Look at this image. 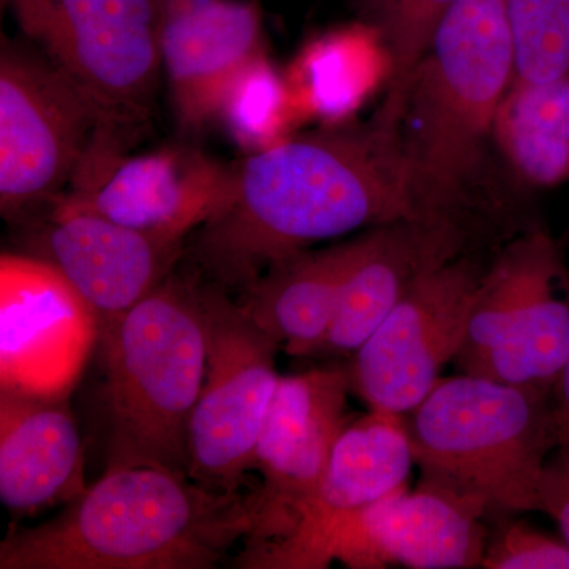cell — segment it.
Instances as JSON below:
<instances>
[{
	"instance_id": "6da1fadb",
	"label": "cell",
	"mask_w": 569,
	"mask_h": 569,
	"mask_svg": "<svg viewBox=\"0 0 569 569\" xmlns=\"http://www.w3.org/2000/svg\"><path fill=\"white\" fill-rule=\"evenodd\" d=\"M421 219L399 132L373 119L274 142L233 164L223 204L189 236L183 257L194 274L239 295L317 242Z\"/></svg>"
},
{
	"instance_id": "7a4b0ae2",
	"label": "cell",
	"mask_w": 569,
	"mask_h": 569,
	"mask_svg": "<svg viewBox=\"0 0 569 569\" xmlns=\"http://www.w3.org/2000/svg\"><path fill=\"white\" fill-rule=\"evenodd\" d=\"M254 492L159 467L104 471L54 518L11 530L0 569H212L252 537Z\"/></svg>"
},
{
	"instance_id": "3957f363",
	"label": "cell",
	"mask_w": 569,
	"mask_h": 569,
	"mask_svg": "<svg viewBox=\"0 0 569 569\" xmlns=\"http://www.w3.org/2000/svg\"><path fill=\"white\" fill-rule=\"evenodd\" d=\"M507 0H456L410 82L399 138L427 219H458L512 84Z\"/></svg>"
},
{
	"instance_id": "277c9868",
	"label": "cell",
	"mask_w": 569,
	"mask_h": 569,
	"mask_svg": "<svg viewBox=\"0 0 569 569\" xmlns=\"http://www.w3.org/2000/svg\"><path fill=\"white\" fill-rule=\"evenodd\" d=\"M99 342L107 471L148 466L187 475L190 418L206 370L197 276L171 272L104 326Z\"/></svg>"
},
{
	"instance_id": "5b68a950",
	"label": "cell",
	"mask_w": 569,
	"mask_h": 569,
	"mask_svg": "<svg viewBox=\"0 0 569 569\" xmlns=\"http://www.w3.org/2000/svg\"><path fill=\"white\" fill-rule=\"evenodd\" d=\"M556 389L441 377L406 422L421 485L479 511L541 512L539 479L559 440Z\"/></svg>"
},
{
	"instance_id": "8992f818",
	"label": "cell",
	"mask_w": 569,
	"mask_h": 569,
	"mask_svg": "<svg viewBox=\"0 0 569 569\" xmlns=\"http://www.w3.org/2000/svg\"><path fill=\"white\" fill-rule=\"evenodd\" d=\"M29 43L93 104L103 133L132 148L151 119L162 0H2Z\"/></svg>"
},
{
	"instance_id": "52a82bcc",
	"label": "cell",
	"mask_w": 569,
	"mask_h": 569,
	"mask_svg": "<svg viewBox=\"0 0 569 569\" xmlns=\"http://www.w3.org/2000/svg\"><path fill=\"white\" fill-rule=\"evenodd\" d=\"M569 353V272L545 231L509 242L489 263L455 362L459 373L556 389Z\"/></svg>"
},
{
	"instance_id": "ba28073f",
	"label": "cell",
	"mask_w": 569,
	"mask_h": 569,
	"mask_svg": "<svg viewBox=\"0 0 569 569\" xmlns=\"http://www.w3.org/2000/svg\"><path fill=\"white\" fill-rule=\"evenodd\" d=\"M103 122L28 40L0 44V212L18 223L66 193Z\"/></svg>"
},
{
	"instance_id": "9c48e42d",
	"label": "cell",
	"mask_w": 569,
	"mask_h": 569,
	"mask_svg": "<svg viewBox=\"0 0 569 569\" xmlns=\"http://www.w3.org/2000/svg\"><path fill=\"white\" fill-rule=\"evenodd\" d=\"M194 276L203 306L206 370L190 418L187 475L204 488L238 492L253 468L254 445L279 383L280 347L233 295Z\"/></svg>"
},
{
	"instance_id": "30bf717a",
	"label": "cell",
	"mask_w": 569,
	"mask_h": 569,
	"mask_svg": "<svg viewBox=\"0 0 569 569\" xmlns=\"http://www.w3.org/2000/svg\"><path fill=\"white\" fill-rule=\"evenodd\" d=\"M488 268L462 252L429 269L356 351L350 387L370 410L406 415L432 391L462 348Z\"/></svg>"
},
{
	"instance_id": "8fae6325",
	"label": "cell",
	"mask_w": 569,
	"mask_h": 569,
	"mask_svg": "<svg viewBox=\"0 0 569 569\" xmlns=\"http://www.w3.org/2000/svg\"><path fill=\"white\" fill-rule=\"evenodd\" d=\"M129 151L97 133L63 194L112 222L186 244L223 204L233 167L192 146Z\"/></svg>"
},
{
	"instance_id": "7c38bea8",
	"label": "cell",
	"mask_w": 569,
	"mask_h": 569,
	"mask_svg": "<svg viewBox=\"0 0 569 569\" xmlns=\"http://www.w3.org/2000/svg\"><path fill=\"white\" fill-rule=\"evenodd\" d=\"M99 337V318L58 269L2 253L0 389L67 399Z\"/></svg>"
},
{
	"instance_id": "4fadbf2b",
	"label": "cell",
	"mask_w": 569,
	"mask_h": 569,
	"mask_svg": "<svg viewBox=\"0 0 569 569\" xmlns=\"http://www.w3.org/2000/svg\"><path fill=\"white\" fill-rule=\"evenodd\" d=\"M350 377L342 367L280 377L254 445L263 478L254 489L257 522L246 546L280 541L316 493L347 415Z\"/></svg>"
},
{
	"instance_id": "5bb4252c",
	"label": "cell",
	"mask_w": 569,
	"mask_h": 569,
	"mask_svg": "<svg viewBox=\"0 0 569 569\" xmlns=\"http://www.w3.org/2000/svg\"><path fill=\"white\" fill-rule=\"evenodd\" d=\"M485 512L447 490L407 486L340 520L318 539L296 569L332 561L353 569L481 568L488 542Z\"/></svg>"
},
{
	"instance_id": "9a60e30c",
	"label": "cell",
	"mask_w": 569,
	"mask_h": 569,
	"mask_svg": "<svg viewBox=\"0 0 569 569\" xmlns=\"http://www.w3.org/2000/svg\"><path fill=\"white\" fill-rule=\"evenodd\" d=\"M26 253L47 261L88 302L100 331L174 271L186 244L123 227L59 194L22 219Z\"/></svg>"
},
{
	"instance_id": "2e32d148",
	"label": "cell",
	"mask_w": 569,
	"mask_h": 569,
	"mask_svg": "<svg viewBox=\"0 0 569 569\" xmlns=\"http://www.w3.org/2000/svg\"><path fill=\"white\" fill-rule=\"evenodd\" d=\"M160 52L179 126L201 132L266 58L261 11L252 0H162Z\"/></svg>"
},
{
	"instance_id": "e0dca14e",
	"label": "cell",
	"mask_w": 569,
	"mask_h": 569,
	"mask_svg": "<svg viewBox=\"0 0 569 569\" xmlns=\"http://www.w3.org/2000/svg\"><path fill=\"white\" fill-rule=\"evenodd\" d=\"M413 451L402 415L370 410L337 438L320 485L287 538L246 546V569H296L302 556L340 520L407 486Z\"/></svg>"
},
{
	"instance_id": "ac0fdd59",
	"label": "cell",
	"mask_w": 569,
	"mask_h": 569,
	"mask_svg": "<svg viewBox=\"0 0 569 569\" xmlns=\"http://www.w3.org/2000/svg\"><path fill=\"white\" fill-rule=\"evenodd\" d=\"M466 252L455 219L402 220L365 233L318 356L355 355L419 277Z\"/></svg>"
},
{
	"instance_id": "d6986e66",
	"label": "cell",
	"mask_w": 569,
	"mask_h": 569,
	"mask_svg": "<svg viewBox=\"0 0 569 569\" xmlns=\"http://www.w3.org/2000/svg\"><path fill=\"white\" fill-rule=\"evenodd\" d=\"M84 448L67 399L0 389V500L17 516L80 497Z\"/></svg>"
},
{
	"instance_id": "ffe728a7",
	"label": "cell",
	"mask_w": 569,
	"mask_h": 569,
	"mask_svg": "<svg viewBox=\"0 0 569 569\" xmlns=\"http://www.w3.org/2000/svg\"><path fill=\"white\" fill-rule=\"evenodd\" d=\"M362 246L365 234L290 254L269 266L236 301L288 355H316Z\"/></svg>"
},
{
	"instance_id": "44dd1931",
	"label": "cell",
	"mask_w": 569,
	"mask_h": 569,
	"mask_svg": "<svg viewBox=\"0 0 569 569\" xmlns=\"http://www.w3.org/2000/svg\"><path fill=\"white\" fill-rule=\"evenodd\" d=\"M493 141L523 181H569V74L541 84H511L498 108Z\"/></svg>"
},
{
	"instance_id": "7402d4cb",
	"label": "cell",
	"mask_w": 569,
	"mask_h": 569,
	"mask_svg": "<svg viewBox=\"0 0 569 569\" xmlns=\"http://www.w3.org/2000/svg\"><path fill=\"white\" fill-rule=\"evenodd\" d=\"M456 0H358L366 24L372 26L388 51L389 88L376 119L399 129L408 82L425 59L438 24Z\"/></svg>"
},
{
	"instance_id": "603a6c76",
	"label": "cell",
	"mask_w": 569,
	"mask_h": 569,
	"mask_svg": "<svg viewBox=\"0 0 569 569\" xmlns=\"http://www.w3.org/2000/svg\"><path fill=\"white\" fill-rule=\"evenodd\" d=\"M512 84L569 74V0H507Z\"/></svg>"
},
{
	"instance_id": "cb8c5ba5",
	"label": "cell",
	"mask_w": 569,
	"mask_h": 569,
	"mask_svg": "<svg viewBox=\"0 0 569 569\" xmlns=\"http://www.w3.org/2000/svg\"><path fill=\"white\" fill-rule=\"evenodd\" d=\"M481 568L569 569V545L518 520L500 523L488 535Z\"/></svg>"
},
{
	"instance_id": "d4e9b609",
	"label": "cell",
	"mask_w": 569,
	"mask_h": 569,
	"mask_svg": "<svg viewBox=\"0 0 569 569\" xmlns=\"http://www.w3.org/2000/svg\"><path fill=\"white\" fill-rule=\"evenodd\" d=\"M282 96L279 80L264 58L236 82L223 104L219 121L227 122L244 144L260 141L269 133L268 127L272 126L263 116L276 114L274 104L280 103Z\"/></svg>"
},
{
	"instance_id": "484cf974",
	"label": "cell",
	"mask_w": 569,
	"mask_h": 569,
	"mask_svg": "<svg viewBox=\"0 0 569 569\" xmlns=\"http://www.w3.org/2000/svg\"><path fill=\"white\" fill-rule=\"evenodd\" d=\"M541 512L556 520L569 545V413L559 406V440L539 479Z\"/></svg>"
},
{
	"instance_id": "4316f807",
	"label": "cell",
	"mask_w": 569,
	"mask_h": 569,
	"mask_svg": "<svg viewBox=\"0 0 569 569\" xmlns=\"http://www.w3.org/2000/svg\"><path fill=\"white\" fill-rule=\"evenodd\" d=\"M556 399L559 406L569 413V353L559 381L556 385Z\"/></svg>"
}]
</instances>
